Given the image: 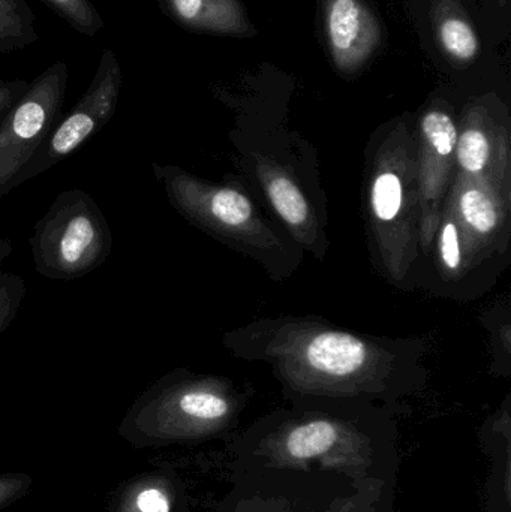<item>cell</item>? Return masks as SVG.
Returning <instances> with one entry per match:
<instances>
[{
  "label": "cell",
  "mask_w": 511,
  "mask_h": 512,
  "mask_svg": "<svg viewBox=\"0 0 511 512\" xmlns=\"http://www.w3.org/2000/svg\"><path fill=\"white\" fill-rule=\"evenodd\" d=\"M179 26L213 35L252 36L254 26L240 0H159Z\"/></svg>",
  "instance_id": "obj_10"
},
{
  "label": "cell",
  "mask_w": 511,
  "mask_h": 512,
  "mask_svg": "<svg viewBox=\"0 0 511 512\" xmlns=\"http://www.w3.org/2000/svg\"><path fill=\"white\" fill-rule=\"evenodd\" d=\"M78 33L95 36L104 27L101 15L90 0H45Z\"/></svg>",
  "instance_id": "obj_17"
},
{
  "label": "cell",
  "mask_w": 511,
  "mask_h": 512,
  "mask_svg": "<svg viewBox=\"0 0 511 512\" xmlns=\"http://www.w3.org/2000/svg\"><path fill=\"white\" fill-rule=\"evenodd\" d=\"M3 83H5V81L0 80V84H3Z\"/></svg>",
  "instance_id": "obj_24"
},
{
  "label": "cell",
  "mask_w": 511,
  "mask_h": 512,
  "mask_svg": "<svg viewBox=\"0 0 511 512\" xmlns=\"http://www.w3.org/2000/svg\"><path fill=\"white\" fill-rule=\"evenodd\" d=\"M435 35L441 50L455 62L471 63L479 56V35L471 21L456 8L452 0L438 3L435 12Z\"/></svg>",
  "instance_id": "obj_12"
},
{
  "label": "cell",
  "mask_w": 511,
  "mask_h": 512,
  "mask_svg": "<svg viewBox=\"0 0 511 512\" xmlns=\"http://www.w3.org/2000/svg\"><path fill=\"white\" fill-rule=\"evenodd\" d=\"M27 86L23 83H3L0 84V117L11 110L12 105L17 102L18 96L23 95Z\"/></svg>",
  "instance_id": "obj_22"
},
{
  "label": "cell",
  "mask_w": 511,
  "mask_h": 512,
  "mask_svg": "<svg viewBox=\"0 0 511 512\" xmlns=\"http://www.w3.org/2000/svg\"><path fill=\"white\" fill-rule=\"evenodd\" d=\"M405 198L407 191L404 177L393 167L392 162H381L380 170L372 180L371 212L383 245L384 261L389 255L393 234H404V240L407 242Z\"/></svg>",
  "instance_id": "obj_11"
},
{
  "label": "cell",
  "mask_w": 511,
  "mask_h": 512,
  "mask_svg": "<svg viewBox=\"0 0 511 512\" xmlns=\"http://www.w3.org/2000/svg\"><path fill=\"white\" fill-rule=\"evenodd\" d=\"M143 409L165 423L212 432L233 420L236 402L222 382L177 372L150 391Z\"/></svg>",
  "instance_id": "obj_7"
},
{
  "label": "cell",
  "mask_w": 511,
  "mask_h": 512,
  "mask_svg": "<svg viewBox=\"0 0 511 512\" xmlns=\"http://www.w3.org/2000/svg\"><path fill=\"white\" fill-rule=\"evenodd\" d=\"M33 262L45 279L75 280L101 267L113 249L104 213L86 192L66 191L36 224Z\"/></svg>",
  "instance_id": "obj_3"
},
{
  "label": "cell",
  "mask_w": 511,
  "mask_h": 512,
  "mask_svg": "<svg viewBox=\"0 0 511 512\" xmlns=\"http://www.w3.org/2000/svg\"><path fill=\"white\" fill-rule=\"evenodd\" d=\"M36 38L29 8L21 0H0V51L24 47Z\"/></svg>",
  "instance_id": "obj_15"
},
{
  "label": "cell",
  "mask_w": 511,
  "mask_h": 512,
  "mask_svg": "<svg viewBox=\"0 0 511 512\" xmlns=\"http://www.w3.org/2000/svg\"><path fill=\"white\" fill-rule=\"evenodd\" d=\"M272 327L264 328L270 334L261 333V358L272 361L297 393L351 399L389 388L393 358L375 343L308 322Z\"/></svg>",
  "instance_id": "obj_1"
},
{
  "label": "cell",
  "mask_w": 511,
  "mask_h": 512,
  "mask_svg": "<svg viewBox=\"0 0 511 512\" xmlns=\"http://www.w3.org/2000/svg\"><path fill=\"white\" fill-rule=\"evenodd\" d=\"M323 26L327 50L341 74L356 75L380 50L383 26L365 0H323Z\"/></svg>",
  "instance_id": "obj_8"
},
{
  "label": "cell",
  "mask_w": 511,
  "mask_h": 512,
  "mask_svg": "<svg viewBox=\"0 0 511 512\" xmlns=\"http://www.w3.org/2000/svg\"><path fill=\"white\" fill-rule=\"evenodd\" d=\"M264 188L273 209L294 234H299L303 243H308V233H314L315 222L305 195L294 185L293 180L279 173H267L264 177Z\"/></svg>",
  "instance_id": "obj_13"
},
{
  "label": "cell",
  "mask_w": 511,
  "mask_h": 512,
  "mask_svg": "<svg viewBox=\"0 0 511 512\" xmlns=\"http://www.w3.org/2000/svg\"><path fill=\"white\" fill-rule=\"evenodd\" d=\"M12 245L8 240L0 239V264L11 255Z\"/></svg>",
  "instance_id": "obj_23"
},
{
  "label": "cell",
  "mask_w": 511,
  "mask_h": 512,
  "mask_svg": "<svg viewBox=\"0 0 511 512\" xmlns=\"http://www.w3.org/2000/svg\"><path fill=\"white\" fill-rule=\"evenodd\" d=\"M137 505L141 512H170V502L161 490H144L138 496Z\"/></svg>",
  "instance_id": "obj_21"
},
{
  "label": "cell",
  "mask_w": 511,
  "mask_h": 512,
  "mask_svg": "<svg viewBox=\"0 0 511 512\" xmlns=\"http://www.w3.org/2000/svg\"><path fill=\"white\" fill-rule=\"evenodd\" d=\"M66 81V63H54L6 114L0 125V198L17 188L24 168L47 140L65 99Z\"/></svg>",
  "instance_id": "obj_5"
},
{
  "label": "cell",
  "mask_w": 511,
  "mask_h": 512,
  "mask_svg": "<svg viewBox=\"0 0 511 512\" xmlns=\"http://www.w3.org/2000/svg\"><path fill=\"white\" fill-rule=\"evenodd\" d=\"M380 490L381 486L359 490L357 495L348 496L333 504L330 512H380Z\"/></svg>",
  "instance_id": "obj_20"
},
{
  "label": "cell",
  "mask_w": 511,
  "mask_h": 512,
  "mask_svg": "<svg viewBox=\"0 0 511 512\" xmlns=\"http://www.w3.org/2000/svg\"><path fill=\"white\" fill-rule=\"evenodd\" d=\"M174 209L191 224L222 240L240 245H279L273 231L258 218L251 201L236 189L210 185L182 168L153 165Z\"/></svg>",
  "instance_id": "obj_4"
},
{
  "label": "cell",
  "mask_w": 511,
  "mask_h": 512,
  "mask_svg": "<svg viewBox=\"0 0 511 512\" xmlns=\"http://www.w3.org/2000/svg\"><path fill=\"white\" fill-rule=\"evenodd\" d=\"M459 216L468 233L486 240L497 233L501 224V210L494 195L480 185H467L458 197Z\"/></svg>",
  "instance_id": "obj_14"
},
{
  "label": "cell",
  "mask_w": 511,
  "mask_h": 512,
  "mask_svg": "<svg viewBox=\"0 0 511 512\" xmlns=\"http://www.w3.org/2000/svg\"><path fill=\"white\" fill-rule=\"evenodd\" d=\"M122 81V66L116 53L111 48H105L89 89L72 108L71 113L54 129L47 144L39 147L32 161L21 173L18 185L24 180L45 173L48 168L71 155L92 135L101 131L102 126L110 122L116 111Z\"/></svg>",
  "instance_id": "obj_6"
},
{
  "label": "cell",
  "mask_w": 511,
  "mask_h": 512,
  "mask_svg": "<svg viewBox=\"0 0 511 512\" xmlns=\"http://www.w3.org/2000/svg\"><path fill=\"white\" fill-rule=\"evenodd\" d=\"M455 153L462 171L468 176H480L485 173L492 159V143L488 132L473 120L465 131L458 135Z\"/></svg>",
  "instance_id": "obj_16"
},
{
  "label": "cell",
  "mask_w": 511,
  "mask_h": 512,
  "mask_svg": "<svg viewBox=\"0 0 511 512\" xmlns=\"http://www.w3.org/2000/svg\"><path fill=\"white\" fill-rule=\"evenodd\" d=\"M26 295L23 279L14 274H0V334L14 321L18 307Z\"/></svg>",
  "instance_id": "obj_18"
},
{
  "label": "cell",
  "mask_w": 511,
  "mask_h": 512,
  "mask_svg": "<svg viewBox=\"0 0 511 512\" xmlns=\"http://www.w3.org/2000/svg\"><path fill=\"white\" fill-rule=\"evenodd\" d=\"M422 152H420L419 195L422 209L423 245H431L438 225V210L452 171L453 155L458 144V128L450 114L431 110L420 123Z\"/></svg>",
  "instance_id": "obj_9"
},
{
  "label": "cell",
  "mask_w": 511,
  "mask_h": 512,
  "mask_svg": "<svg viewBox=\"0 0 511 512\" xmlns=\"http://www.w3.org/2000/svg\"><path fill=\"white\" fill-rule=\"evenodd\" d=\"M440 259L449 273L455 274L462 270V245L459 239V228L455 219L444 222L440 233Z\"/></svg>",
  "instance_id": "obj_19"
},
{
  "label": "cell",
  "mask_w": 511,
  "mask_h": 512,
  "mask_svg": "<svg viewBox=\"0 0 511 512\" xmlns=\"http://www.w3.org/2000/svg\"><path fill=\"white\" fill-rule=\"evenodd\" d=\"M243 445L248 462L260 460L263 468L308 472L311 463L318 462V469L347 475L360 486H383L374 475L380 468V435H372L356 418H287L272 430H254Z\"/></svg>",
  "instance_id": "obj_2"
}]
</instances>
